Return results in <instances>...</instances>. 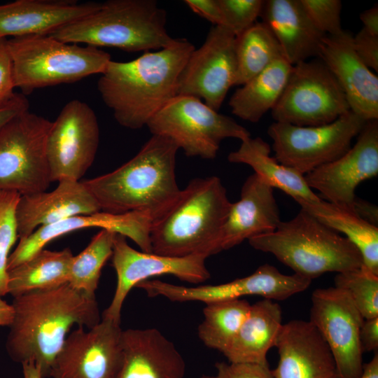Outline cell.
Listing matches in <instances>:
<instances>
[{"label": "cell", "instance_id": "obj_1", "mask_svg": "<svg viewBox=\"0 0 378 378\" xmlns=\"http://www.w3.org/2000/svg\"><path fill=\"white\" fill-rule=\"evenodd\" d=\"M11 305L13 318L6 341L7 354L21 364L35 363L43 378L49 377L71 328H91L101 321L95 297L68 284L13 297Z\"/></svg>", "mask_w": 378, "mask_h": 378}, {"label": "cell", "instance_id": "obj_2", "mask_svg": "<svg viewBox=\"0 0 378 378\" xmlns=\"http://www.w3.org/2000/svg\"><path fill=\"white\" fill-rule=\"evenodd\" d=\"M195 46L175 38L167 47L129 62L111 60L97 90L121 126L137 130L176 94L179 75Z\"/></svg>", "mask_w": 378, "mask_h": 378}, {"label": "cell", "instance_id": "obj_3", "mask_svg": "<svg viewBox=\"0 0 378 378\" xmlns=\"http://www.w3.org/2000/svg\"><path fill=\"white\" fill-rule=\"evenodd\" d=\"M178 150L169 138L152 135L129 161L83 183L101 211L112 214L136 213L152 226L180 195L175 175Z\"/></svg>", "mask_w": 378, "mask_h": 378}, {"label": "cell", "instance_id": "obj_4", "mask_svg": "<svg viewBox=\"0 0 378 378\" xmlns=\"http://www.w3.org/2000/svg\"><path fill=\"white\" fill-rule=\"evenodd\" d=\"M232 202L217 176L195 178L150 230L153 253L185 257L218 253V241Z\"/></svg>", "mask_w": 378, "mask_h": 378}, {"label": "cell", "instance_id": "obj_5", "mask_svg": "<svg viewBox=\"0 0 378 378\" xmlns=\"http://www.w3.org/2000/svg\"><path fill=\"white\" fill-rule=\"evenodd\" d=\"M166 23V11L155 0H108L50 35L69 43L148 52L174 41Z\"/></svg>", "mask_w": 378, "mask_h": 378}, {"label": "cell", "instance_id": "obj_6", "mask_svg": "<svg viewBox=\"0 0 378 378\" xmlns=\"http://www.w3.org/2000/svg\"><path fill=\"white\" fill-rule=\"evenodd\" d=\"M248 243L311 280L363 265L360 252L347 238L302 208L292 219L281 221L274 231L251 237Z\"/></svg>", "mask_w": 378, "mask_h": 378}, {"label": "cell", "instance_id": "obj_7", "mask_svg": "<svg viewBox=\"0 0 378 378\" xmlns=\"http://www.w3.org/2000/svg\"><path fill=\"white\" fill-rule=\"evenodd\" d=\"M15 88L24 95L34 90L77 82L102 74L111 60L99 48L65 43L51 35L7 39Z\"/></svg>", "mask_w": 378, "mask_h": 378}, {"label": "cell", "instance_id": "obj_8", "mask_svg": "<svg viewBox=\"0 0 378 378\" xmlns=\"http://www.w3.org/2000/svg\"><path fill=\"white\" fill-rule=\"evenodd\" d=\"M152 135L169 138L188 157L212 160L221 141L227 138L241 141L250 132L231 117L219 113L201 99L176 95L146 125Z\"/></svg>", "mask_w": 378, "mask_h": 378}, {"label": "cell", "instance_id": "obj_9", "mask_svg": "<svg viewBox=\"0 0 378 378\" xmlns=\"http://www.w3.org/2000/svg\"><path fill=\"white\" fill-rule=\"evenodd\" d=\"M52 121L27 110L0 128V191L20 195L52 183L46 144Z\"/></svg>", "mask_w": 378, "mask_h": 378}, {"label": "cell", "instance_id": "obj_10", "mask_svg": "<svg viewBox=\"0 0 378 378\" xmlns=\"http://www.w3.org/2000/svg\"><path fill=\"white\" fill-rule=\"evenodd\" d=\"M351 111L338 82L318 57L293 66L274 107V122L297 126L332 122Z\"/></svg>", "mask_w": 378, "mask_h": 378}, {"label": "cell", "instance_id": "obj_11", "mask_svg": "<svg viewBox=\"0 0 378 378\" xmlns=\"http://www.w3.org/2000/svg\"><path fill=\"white\" fill-rule=\"evenodd\" d=\"M366 122L349 111L321 125L297 126L274 122L267 134L272 140L276 160L304 175L344 155Z\"/></svg>", "mask_w": 378, "mask_h": 378}, {"label": "cell", "instance_id": "obj_12", "mask_svg": "<svg viewBox=\"0 0 378 378\" xmlns=\"http://www.w3.org/2000/svg\"><path fill=\"white\" fill-rule=\"evenodd\" d=\"M99 126L94 110L72 99L52 121L46 151L52 182L80 181L92 166L99 144Z\"/></svg>", "mask_w": 378, "mask_h": 378}, {"label": "cell", "instance_id": "obj_13", "mask_svg": "<svg viewBox=\"0 0 378 378\" xmlns=\"http://www.w3.org/2000/svg\"><path fill=\"white\" fill-rule=\"evenodd\" d=\"M237 71L236 36L225 27L214 25L203 44L188 58L176 94L198 98L218 111L235 85Z\"/></svg>", "mask_w": 378, "mask_h": 378}, {"label": "cell", "instance_id": "obj_14", "mask_svg": "<svg viewBox=\"0 0 378 378\" xmlns=\"http://www.w3.org/2000/svg\"><path fill=\"white\" fill-rule=\"evenodd\" d=\"M363 321L343 290L334 286L312 293L309 321L328 344L338 378H358L362 374L364 352L360 330Z\"/></svg>", "mask_w": 378, "mask_h": 378}, {"label": "cell", "instance_id": "obj_15", "mask_svg": "<svg viewBox=\"0 0 378 378\" xmlns=\"http://www.w3.org/2000/svg\"><path fill=\"white\" fill-rule=\"evenodd\" d=\"M126 238L118 233L114 236L111 257L117 284L113 299L103 312V318L120 323L122 307L130 290L150 277L170 274L195 284L210 277L205 265L208 257L205 255L169 257L139 251L127 244Z\"/></svg>", "mask_w": 378, "mask_h": 378}, {"label": "cell", "instance_id": "obj_16", "mask_svg": "<svg viewBox=\"0 0 378 378\" xmlns=\"http://www.w3.org/2000/svg\"><path fill=\"white\" fill-rule=\"evenodd\" d=\"M311 281L295 273L282 274L275 267L265 264L247 276L218 285L185 286L160 280H146L136 288L143 289L149 297L162 296L172 302L199 301L207 304L246 295L283 300L306 290Z\"/></svg>", "mask_w": 378, "mask_h": 378}, {"label": "cell", "instance_id": "obj_17", "mask_svg": "<svg viewBox=\"0 0 378 378\" xmlns=\"http://www.w3.org/2000/svg\"><path fill=\"white\" fill-rule=\"evenodd\" d=\"M120 323L103 318L69 333L52 365V378H116L122 361Z\"/></svg>", "mask_w": 378, "mask_h": 378}, {"label": "cell", "instance_id": "obj_18", "mask_svg": "<svg viewBox=\"0 0 378 378\" xmlns=\"http://www.w3.org/2000/svg\"><path fill=\"white\" fill-rule=\"evenodd\" d=\"M357 137L341 157L304 175L326 201L351 210L356 187L378 174V120L367 121Z\"/></svg>", "mask_w": 378, "mask_h": 378}, {"label": "cell", "instance_id": "obj_19", "mask_svg": "<svg viewBox=\"0 0 378 378\" xmlns=\"http://www.w3.org/2000/svg\"><path fill=\"white\" fill-rule=\"evenodd\" d=\"M352 37L344 30L325 36L318 58L338 82L350 110L365 121L378 120V77L356 55Z\"/></svg>", "mask_w": 378, "mask_h": 378}, {"label": "cell", "instance_id": "obj_20", "mask_svg": "<svg viewBox=\"0 0 378 378\" xmlns=\"http://www.w3.org/2000/svg\"><path fill=\"white\" fill-rule=\"evenodd\" d=\"M274 346L279 361L274 378H338L332 353L309 321L283 324Z\"/></svg>", "mask_w": 378, "mask_h": 378}, {"label": "cell", "instance_id": "obj_21", "mask_svg": "<svg viewBox=\"0 0 378 378\" xmlns=\"http://www.w3.org/2000/svg\"><path fill=\"white\" fill-rule=\"evenodd\" d=\"M100 211L83 181L62 179L52 191L20 195L15 208L18 237L24 239L41 227Z\"/></svg>", "mask_w": 378, "mask_h": 378}, {"label": "cell", "instance_id": "obj_22", "mask_svg": "<svg viewBox=\"0 0 378 378\" xmlns=\"http://www.w3.org/2000/svg\"><path fill=\"white\" fill-rule=\"evenodd\" d=\"M150 223L136 213L112 214L100 211L77 215L56 223L38 228L28 237L20 239L8 260V270L28 260L50 241L75 230L97 227L124 235L134 241L141 251L152 253L149 232Z\"/></svg>", "mask_w": 378, "mask_h": 378}, {"label": "cell", "instance_id": "obj_23", "mask_svg": "<svg viewBox=\"0 0 378 378\" xmlns=\"http://www.w3.org/2000/svg\"><path fill=\"white\" fill-rule=\"evenodd\" d=\"M273 188L253 174L244 183L240 199L232 203L222 228L218 251L255 236L274 231L281 223Z\"/></svg>", "mask_w": 378, "mask_h": 378}, {"label": "cell", "instance_id": "obj_24", "mask_svg": "<svg viewBox=\"0 0 378 378\" xmlns=\"http://www.w3.org/2000/svg\"><path fill=\"white\" fill-rule=\"evenodd\" d=\"M122 361L116 378H184L186 363L156 328L122 330Z\"/></svg>", "mask_w": 378, "mask_h": 378}, {"label": "cell", "instance_id": "obj_25", "mask_svg": "<svg viewBox=\"0 0 378 378\" xmlns=\"http://www.w3.org/2000/svg\"><path fill=\"white\" fill-rule=\"evenodd\" d=\"M101 4L72 0H17L0 5V38L50 35L96 11Z\"/></svg>", "mask_w": 378, "mask_h": 378}, {"label": "cell", "instance_id": "obj_26", "mask_svg": "<svg viewBox=\"0 0 378 378\" xmlns=\"http://www.w3.org/2000/svg\"><path fill=\"white\" fill-rule=\"evenodd\" d=\"M260 16L292 66L318 57L326 35L311 22L300 0L265 1Z\"/></svg>", "mask_w": 378, "mask_h": 378}, {"label": "cell", "instance_id": "obj_27", "mask_svg": "<svg viewBox=\"0 0 378 378\" xmlns=\"http://www.w3.org/2000/svg\"><path fill=\"white\" fill-rule=\"evenodd\" d=\"M282 313L274 300L264 298L251 304L248 315L223 353L230 363L267 364V354L282 326Z\"/></svg>", "mask_w": 378, "mask_h": 378}, {"label": "cell", "instance_id": "obj_28", "mask_svg": "<svg viewBox=\"0 0 378 378\" xmlns=\"http://www.w3.org/2000/svg\"><path fill=\"white\" fill-rule=\"evenodd\" d=\"M269 144L260 137H248L241 141L239 148L229 153L230 162L250 166L254 174L273 188L287 195L308 201L321 198L307 185L304 175L279 162L270 155Z\"/></svg>", "mask_w": 378, "mask_h": 378}, {"label": "cell", "instance_id": "obj_29", "mask_svg": "<svg viewBox=\"0 0 378 378\" xmlns=\"http://www.w3.org/2000/svg\"><path fill=\"white\" fill-rule=\"evenodd\" d=\"M302 209L320 222L344 234L360 252L363 265L378 274V227L360 218L351 209L320 199H295Z\"/></svg>", "mask_w": 378, "mask_h": 378}, {"label": "cell", "instance_id": "obj_30", "mask_svg": "<svg viewBox=\"0 0 378 378\" xmlns=\"http://www.w3.org/2000/svg\"><path fill=\"white\" fill-rule=\"evenodd\" d=\"M292 67L281 57L237 88L229 101L232 113L244 120L258 122L279 101Z\"/></svg>", "mask_w": 378, "mask_h": 378}, {"label": "cell", "instance_id": "obj_31", "mask_svg": "<svg viewBox=\"0 0 378 378\" xmlns=\"http://www.w3.org/2000/svg\"><path fill=\"white\" fill-rule=\"evenodd\" d=\"M74 255L69 248L62 251L42 249L28 260L8 270V293L15 297L37 290L68 284Z\"/></svg>", "mask_w": 378, "mask_h": 378}, {"label": "cell", "instance_id": "obj_32", "mask_svg": "<svg viewBox=\"0 0 378 378\" xmlns=\"http://www.w3.org/2000/svg\"><path fill=\"white\" fill-rule=\"evenodd\" d=\"M236 56L235 85H244L284 57L276 38L262 22H256L236 36Z\"/></svg>", "mask_w": 378, "mask_h": 378}, {"label": "cell", "instance_id": "obj_33", "mask_svg": "<svg viewBox=\"0 0 378 378\" xmlns=\"http://www.w3.org/2000/svg\"><path fill=\"white\" fill-rule=\"evenodd\" d=\"M251 304L241 299L206 304L198 335L205 346L222 354L229 346L250 310Z\"/></svg>", "mask_w": 378, "mask_h": 378}, {"label": "cell", "instance_id": "obj_34", "mask_svg": "<svg viewBox=\"0 0 378 378\" xmlns=\"http://www.w3.org/2000/svg\"><path fill=\"white\" fill-rule=\"evenodd\" d=\"M115 234L102 229L79 254L74 255L68 280L70 286L95 297L102 269L113 253Z\"/></svg>", "mask_w": 378, "mask_h": 378}, {"label": "cell", "instance_id": "obj_35", "mask_svg": "<svg viewBox=\"0 0 378 378\" xmlns=\"http://www.w3.org/2000/svg\"><path fill=\"white\" fill-rule=\"evenodd\" d=\"M335 287L347 294L364 319L378 316V274L363 265L337 273Z\"/></svg>", "mask_w": 378, "mask_h": 378}, {"label": "cell", "instance_id": "obj_36", "mask_svg": "<svg viewBox=\"0 0 378 378\" xmlns=\"http://www.w3.org/2000/svg\"><path fill=\"white\" fill-rule=\"evenodd\" d=\"M20 195L0 191V296L8 294V260L18 237L15 208Z\"/></svg>", "mask_w": 378, "mask_h": 378}, {"label": "cell", "instance_id": "obj_37", "mask_svg": "<svg viewBox=\"0 0 378 378\" xmlns=\"http://www.w3.org/2000/svg\"><path fill=\"white\" fill-rule=\"evenodd\" d=\"M224 26L239 36L256 22L260 16L262 0H218Z\"/></svg>", "mask_w": 378, "mask_h": 378}, {"label": "cell", "instance_id": "obj_38", "mask_svg": "<svg viewBox=\"0 0 378 378\" xmlns=\"http://www.w3.org/2000/svg\"><path fill=\"white\" fill-rule=\"evenodd\" d=\"M315 27L326 36L341 33L342 2L340 0H300Z\"/></svg>", "mask_w": 378, "mask_h": 378}, {"label": "cell", "instance_id": "obj_39", "mask_svg": "<svg viewBox=\"0 0 378 378\" xmlns=\"http://www.w3.org/2000/svg\"><path fill=\"white\" fill-rule=\"evenodd\" d=\"M215 378H274L268 363H216Z\"/></svg>", "mask_w": 378, "mask_h": 378}, {"label": "cell", "instance_id": "obj_40", "mask_svg": "<svg viewBox=\"0 0 378 378\" xmlns=\"http://www.w3.org/2000/svg\"><path fill=\"white\" fill-rule=\"evenodd\" d=\"M354 50L361 61L371 70L378 71V36L362 28L352 37Z\"/></svg>", "mask_w": 378, "mask_h": 378}, {"label": "cell", "instance_id": "obj_41", "mask_svg": "<svg viewBox=\"0 0 378 378\" xmlns=\"http://www.w3.org/2000/svg\"><path fill=\"white\" fill-rule=\"evenodd\" d=\"M7 39L0 38V103L10 98L15 88Z\"/></svg>", "mask_w": 378, "mask_h": 378}, {"label": "cell", "instance_id": "obj_42", "mask_svg": "<svg viewBox=\"0 0 378 378\" xmlns=\"http://www.w3.org/2000/svg\"><path fill=\"white\" fill-rule=\"evenodd\" d=\"M184 3L194 13L214 25L224 26V20L218 0H186Z\"/></svg>", "mask_w": 378, "mask_h": 378}, {"label": "cell", "instance_id": "obj_43", "mask_svg": "<svg viewBox=\"0 0 378 378\" xmlns=\"http://www.w3.org/2000/svg\"><path fill=\"white\" fill-rule=\"evenodd\" d=\"M29 101L22 93L15 92L0 103V128L13 117L29 110Z\"/></svg>", "mask_w": 378, "mask_h": 378}, {"label": "cell", "instance_id": "obj_44", "mask_svg": "<svg viewBox=\"0 0 378 378\" xmlns=\"http://www.w3.org/2000/svg\"><path fill=\"white\" fill-rule=\"evenodd\" d=\"M363 352L377 351L378 348V316L364 319L360 330Z\"/></svg>", "mask_w": 378, "mask_h": 378}, {"label": "cell", "instance_id": "obj_45", "mask_svg": "<svg viewBox=\"0 0 378 378\" xmlns=\"http://www.w3.org/2000/svg\"><path fill=\"white\" fill-rule=\"evenodd\" d=\"M352 211L364 220L377 226L378 208L375 204L356 197L352 204Z\"/></svg>", "mask_w": 378, "mask_h": 378}, {"label": "cell", "instance_id": "obj_46", "mask_svg": "<svg viewBox=\"0 0 378 378\" xmlns=\"http://www.w3.org/2000/svg\"><path fill=\"white\" fill-rule=\"evenodd\" d=\"M363 29L372 35L378 36V7L374 6L360 15Z\"/></svg>", "mask_w": 378, "mask_h": 378}, {"label": "cell", "instance_id": "obj_47", "mask_svg": "<svg viewBox=\"0 0 378 378\" xmlns=\"http://www.w3.org/2000/svg\"><path fill=\"white\" fill-rule=\"evenodd\" d=\"M13 318V309L11 304L7 303L0 296V327L9 326Z\"/></svg>", "mask_w": 378, "mask_h": 378}, {"label": "cell", "instance_id": "obj_48", "mask_svg": "<svg viewBox=\"0 0 378 378\" xmlns=\"http://www.w3.org/2000/svg\"><path fill=\"white\" fill-rule=\"evenodd\" d=\"M358 378H378L377 351H376L370 361L363 364L362 374Z\"/></svg>", "mask_w": 378, "mask_h": 378}, {"label": "cell", "instance_id": "obj_49", "mask_svg": "<svg viewBox=\"0 0 378 378\" xmlns=\"http://www.w3.org/2000/svg\"><path fill=\"white\" fill-rule=\"evenodd\" d=\"M22 366L23 378H43L39 366L35 363H24Z\"/></svg>", "mask_w": 378, "mask_h": 378}, {"label": "cell", "instance_id": "obj_50", "mask_svg": "<svg viewBox=\"0 0 378 378\" xmlns=\"http://www.w3.org/2000/svg\"><path fill=\"white\" fill-rule=\"evenodd\" d=\"M201 378H215L214 377H207V376H204Z\"/></svg>", "mask_w": 378, "mask_h": 378}]
</instances>
